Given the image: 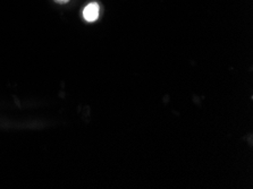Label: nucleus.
Segmentation results:
<instances>
[{"mask_svg": "<svg viewBox=\"0 0 253 189\" xmlns=\"http://www.w3.org/2000/svg\"><path fill=\"white\" fill-rule=\"evenodd\" d=\"M99 11H100V7L97 2H91L87 5L83 10V17L86 22L93 23L99 18Z\"/></svg>", "mask_w": 253, "mask_h": 189, "instance_id": "1", "label": "nucleus"}, {"mask_svg": "<svg viewBox=\"0 0 253 189\" xmlns=\"http://www.w3.org/2000/svg\"><path fill=\"white\" fill-rule=\"evenodd\" d=\"M53 1L59 3V5H66V3L70 2V0H53Z\"/></svg>", "mask_w": 253, "mask_h": 189, "instance_id": "2", "label": "nucleus"}]
</instances>
